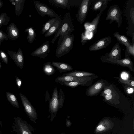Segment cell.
Segmentation results:
<instances>
[{
    "label": "cell",
    "instance_id": "obj_31",
    "mask_svg": "<svg viewBox=\"0 0 134 134\" xmlns=\"http://www.w3.org/2000/svg\"><path fill=\"white\" fill-rule=\"evenodd\" d=\"M114 78L116 79L120 83L123 85H126L133 88L134 87V81L133 80L124 79L119 77Z\"/></svg>",
    "mask_w": 134,
    "mask_h": 134
},
{
    "label": "cell",
    "instance_id": "obj_36",
    "mask_svg": "<svg viewBox=\"0 0 134 134\" xmlns=\"http://www.w3.org/2000/svg\"><path fill=\"white\" fill-rule=\"evenodd\" d=\"M0 57L1 60L6 64H7L8 58L5 52L2 51H0Z\"/></svg>",
    "mask_w": 134,
    "mask_h": 134
},
{
    "label": "cell",
    "instance_id": "obj_25",
    "mask_svg": "<svg viewBox=\"0 0 134 134\" xmlns=\"http://www.w3.org/2000/svg\"><path fill=\"white\" fill-rule=\"evenodd\" d=\"M43 70L44 73L48 76L53 75L56 71L55 69L50 62H47L44 64Z\"/></svg>",
    "mask_w": 134,
    "mask_h": 134
},
{
    "label": "cell",
    "instance_id": "obj_43",
    "mask_svg": "<svg viewBox=\"0 0 134 134\" xmlns=\"http://www.w3.org/2000/svg\"><path fill=\"white\" fill-rule=\"evenodd\" d=\"M1 63L0 62V69L1 67Z\"/></svg>",
    "mask_w": 134,
    "mask_h": 134
},
{
    "label": "cell",
    "instance_id": "obj_37",
    "mask_svg": "<svg viewBox=\"0 0 134 134\" xmlns=\"http://www.w3.org/2000/svg\"><path fill=\"white\" fill-rule=\"evenodd\" d=\"M8 35L0 30V46L1 45L2 42L4 40H8Z\"/></svg>",
    "mask_w": 134,
    "mask_h": 134
},
{
    "label": "cell",
    "instance_id": "obj_1",
    "mask_svg": "<svg viewBox=\"0 0 134 134\" xmlns=\"http://www.w3.org/2000/svg\"><path fill=\"white\" fill-rule=\"evenodd\" d=\"M46 100L48 101L49 111L50 113L51 120L52 122L55 117L59 109L62 108L64 102L65 96L62 89L60 90L59 93L57 87H55L52 94V98H50L49 92L46 91Z\"/></svg>",
    "mask_w": 134,
    "mask_h": 134
},
{
    "label": "cell",
    "instance_id": "obj_8",
    "mask_svg": "<svg viewBox=\"0 0 134 134\" xmlns=\"http://www.w3.org/2000/svg\"><path fill=\"white\" fill-rule=\"evenodd\" d=\"M110 84L107 81L102 79H100L87 89L86 94L89 97L97 96L106 86Z\"/></svg>",
    "mask_w": 134,
    "mask_h": 134
},
{
    "label": "cell",
    "instance_id": "obj_18",
    "mask_svg": "<svg viewBox=\"0 0 134 134\" xmlns=\"http://www.w3.org/2000/svg\"><path fill=\"white\" fill-rule=\"evenodd\" d=\"M103 100L111 104L116 105L119 104L120 96L117 90L112 93L103 97Z\"/></svg>",
    "mask_w": 134,
    "mask_h": 134
},
{
    "label": "cell",
    "instance_id": "obj_10",
    "mask_svg": "<svg viewBox=\"0 0 134 134\" xmlns=\"http://www.w3.org/2000/svg\"><path fill=\"white\" fill-rule=\"evenodd\" d=\"M34 4L38 13L42 17L46 15L53 18L59 17L53 9L45 4L37 1H35Z\"/></svg>",
    "mask_w": 134,
    "mask_h": 134
},
{
    "label": "cell",
    "instance_id": "obj_2",
    "mask_svg": "<svg viewBox=\"0 0 134 134\" xmlns=\"http://www.w3.org/2000/svg\"><path fill=\"white\" fill-rule=\"evenodd\" d=\"M71 32L60 36L58 42L55 55L58 58L68 53L72 48L74 41V36Z\"/></svg>",
    "mask_w": 134,
    "mask_h": 134
},
{
    "label": "cell",
    "instance_id": "obj_23",
    "mask_svg": "<svg viewBox=\"0 0 134 134\" xmlns=\"http://www.w3.org/2000/svg\"><path fill=\"white\" fill-rule=\"evenodd\" d=\"M95 75V74L88 72L75 71L63 74L62 76H71L82 77L90 76Z\"/></svg>",
    "mask_w": 134,
    "mask_h": 134
},
{
    "label": "cell",
    "instance_id": "obj_12",
    "mask_svg": "<svg viewBox=\"0 0 134 134\" xmlns=\"http://www.w3.org/2000/svg\"><path fill=\"white\" fill-rule=\"evenodd\" d=\"M49 44L48 41L43 43L39 47L32 52L31 55L40 59H44L49 53Z\"/></svg>",
    "mask_w": 134,
    "mask_h": 134
},
{
    "label": "cell",
    "instance_id": "obj_6",
    "mask_svg": "<svg viewBox=\"0 0 134 134\" xmlns=\"http://www.w3.org/2000/svg\"><path fill=\"white\" fill-rule=\"evenodd\" d=\"M105 19L110 20L109 24L115 21L118 24V27H120L122 23V14L119 7L117 5L111 6L108 9Z\"/></svg>",
    "mask_w": 134,
    "mask_h": 134
},
{
    "label": "cell",
    "instance_id": "obj_28",
    "mask_svg": "<svg viewBox=\"0 0 134 134\" xmlns=\"http://www.w3.org/2000/svg\"><path fill=\"white\" fill-rule=\"evenodd\" d=\"M6 95L8 100L10 104L16 108H19L17 98L15 95L8 92H6Z\"/></svg>",
    "mask_w": 134,
    "mask_h": 134
},
{
    "label": "cell",
    "instance_id": "obj_13",
    "mask_svg": "<svg viewBox=\"0 0 134 134\" xmlns=\"http://www.w3.org/2000/svg\"><path fill=\"white\" fill-rule=\"evenodd\" d=\"M111 38L107 36L103 38L90 46L88 50L90 51H97L106 48L111 43Z\"/></svg>",
    "mask_w": 134,
    "mask_h": 134
},
{
    "label": "cell",
    "instance_id": "obj_26",
    "mask_svg": "<svg viewBox=\"0 0 134 134\" xmlns=\"http://www.w3.org/2000/svg\"><path fill=\"white\" fill-rule=\"evenodd\" d=\"M24 32L27 33V39L28 42L30 43H32L35 39L36 36L35 29L33 27H29L25 30Z\"/></svg>",
    "mask_w": 134,
    "mask_h": 134
},
{
    "label": "cell",
    "instance_id": "obj_22",
    "mask_svg": "<svg viewBox=\"0 0 134 134\" xmlns=\"http://www.w3.org/2000/svg\"><path fill=\"white\" fill-rule=\"evenodd\" d=\"M62 21L59 17L45 33L44 35L45 37L47 38L55 34L60 26Z\"/></svg>",
    "mask_w": 134,
    "mask_h": 134
},
{
    "label": "cell",
    "instance_id": "obj_3",
    "mask_svg": "<svg viewBox=\"0 0 134 134\" xmlns=\"http://www.w3.org/2000/svg\"><path fill=\"white\" fill-rule=\"evenodd\" d=\"M15 134H33L35 130L27 122L18 117H15L12 126Z\"/></svg>",
    "mask_w": 134,
    "mask_h": 134
},
{
    "label": "cell",
    "instance_id": "obj_35",
    "mask_svg": "<svg viewBox=\"0 0 134 134\" xmlns=\"http://www.w3.org/2000/svg\"><path fill=\"white\" fill-rule=\"evenodd\" d=\"M134 41L129 46L126 47L125 56L132 55L134 56Z\"/></svg>",
    "mask_w": 134,
    "mask_h": 134
},
{
    "label": "cell",
    "instance_id": "obj_29",
    "mask_svg": "<svg viewBox=\"0 0 134 134\" xmlns=\"http://www.w3.org/2000/svg\"><path fill=\"white\" fill-rule=\"evenodd\" d=\"M59 17L51 19L44 24L41 31V34H44L45 33Z\"/></svg>",
    "mask_w": 134,
    "mask_h": 134
},
{
    "label": "cell",
    "instance_id": "obj_14",
    "mask_svg": "<svg viewBox=\"0 0 134 134\" xmlns=\"http://www.w3.org/2000/svg\"><path fill=\"white\" fill-rule=\"evenodd\" d=\"M8 53L17 66L22 69L24 65V57L23 52L20 48L17 52L8 51Z\"/></svg>",
    "mask_w": 134,
    "mask_h": 134
},
{
    "label": "cell",
    "instance_id": "obj_45",
    "mask_svg": "<svg viewBox=\"0 0 134 134\" xmlns=\"http://www.w3.org/2000/svg\"><path fill=\"white\" fill-rule=\"evenodd\" d=\"M0 134H1V131L0 129Z\"/></svg>",
    "mask_w": 134,
    "mask_h": 134
},
{
    "label": "cell",
    "instance_id": "obj_39",
    "mask_svg": "<svg viewBox=\"0 0 134 134\" xmlns=\"http://www.w3.org/2000/svg\"><path fill=\"white\" fill-rule=\"evenodd\" d=\"M15 82L18 88H21L22 83V81L21 79H20L18 77L15 76Z\"/></svg>",
    "mask_w": 134,
    "mask_h": 134
},
{
    "label": "cell",
    "instance_id": "obj_21",
    "mask_svg": "<svg viewBox=\"0 0 134 134\" xmlns=\"http://www.w3.org/2000/svg\"><path fill=\"white\" fill-rule=\"evenodd\" d=\"M51 64L60 73L71 71L73 69L71 65L65 63L53 61L51 63Z\"/></svg>",
    "mask_w": 134,
    "mask_h": 134
},
{
    "label": "cell",
    "instance_id": "obj_11",
    "mask_svg": "<svg viewBox=\"0 0 134 134\" xmlns=\"http://www.w3.org/2000/svg\"><path fill=\"white\" fill-rule=\"evenodd\" d=\"M89 0H83L79 8L76 17L77 21L80 24L85 21L88 11Z\"/></svg>",
    "mask_w": 134,
    "mask_h": 134
},
{
    "label": "cell",
    "instance_id": "obj_19",
    "mask_svg": "<svg viewBox=\"0 0 134 134\" xmlns=\"http://www.w3.org/2000/svg\"><path fill=\"white\" fill-rule=\"evenodd\" d=\"M7 29L8 38L11 40H15L19 37V30L14 23L10 24L7 26Z\"/></svg>",
    "mask_w": 134,
    "mask_h": 134
},
{
    "label": "cell",
    "instance_id": "obj_9",
    "mask_svg": "<svg viewBox=\"0 0 134 134\" xmlns=\"http://www.w3.org/2000/svg\"><path fill=\"white\" fill-rule=\"evenodd\" d=\"M100 59L103 62L127 67L130 71H134L133 63L130 58L129 56H126L125 58L116 60L106 57L103 55L100 57Z\"/></svg>",
    "mask_w": 134,
    "mask_h": 134
},
{
    "label": "cell",
    "instance_id": "obj_5",
    "mask_svg": "<svg viewBox=\"0 0 134 134\" xmlns=\"http://www.w3.org/2000/svg\"><path fill=\"white\" fill-rule=\"evenodd\" d=\"M99 77L96 74L90 76L79 77L71 76H59L55 80V81L58 83L75 81L82 83L86 86L92 85L93 81Z\"/></svg>",
    "mask_w": 134,
    "mask_h": 134
},
{
    "label": "cell",
    "instance_id": "obj_34",
    "mask_svg": "<svg viewBox=\"0 0 134 134\" xmlns=\"http://www.w3.org/2000/svg\"><path fill=\"white\" fill-rule=\"evenodd\" d=\"M60 84L62 85H64L71 88H74L79 85L86 86L85 85L82 83L75 81L65 82Z\"/></svg>",
    "mask_w": 134,
    "mask_h": 134
},
{
    "label": "cell",
    "instance_id": "obj_41",
    "mask_svg": "<svg viewBox=\"0 0 134 134\" xmlns=\"http://www.w3.org/2000/svg\"><path fill=\"white\" fill-rule=\"evenodd\" d=\"M66 126L67 127H69L71 125L72 123L70 121L67 119L66 120Z\"/></svg>",
    "mask_w": 134,
    "mask_h": 134
},
{
    "label": "cell",
    "instance_id": "obj_42",
    "mask_svg": "<svg viewBox=\"0 0 134 134\" xmlns=\"http://www.w3.org/2000/svg\"><path fill=\"white\" fill-rule=\"evenodd\" d=\"M3 5V3L2 1L0 0V8L2 7Z\"/></svg>",
    "mask_w": 134,
    "mask_h": 134
},
{
    "label": "cell",
    "instance_id": "obj_4",
    "mask_svg": "<svg viewBox=\"0 0 134 134\" xmlns=\"http://www.w3.org/2000/svg\"><path fill=\"white\" fill-rule=\"evenodd\" d=\"M70 12H68L65 15L62 21L60 26L56 33L51 43L53 44L58 37L60 36L64 35L69 32H72L74 30Z\"/></svg>",
    "mask_w": 134,
    "mask_h": 134
},
{
    "label": "cell",
    "instance_id": "obj_33",
    "mask_svg": "<svg viewBox=\"0 0 134 134\" xmlns=\"http://www.w3.org/2000/svg\"><path fill=\"white\" fill-rule=\"evenodd\" d=\"M110 0H100L97 2L93 5V9L94 10H100L104 5L108 4Z\"/></svg>",
    "mask_w": 134,
    "mask_h": 134
},
{
    "label": "cell",
    "instance_id": "obj_44",
    "mask_svg": "<svg viewBox=\"0 0 134 134\" xmlns=\"http://www.w3.org/2000/svg\"><path fill=\"white\" fill-rule=\"evenodd\" d=\"M67 134L65 133H61V134Z\"/></svg>",
    "mask_w": 134,
    "mask_h": 134
},
{
    "label": "cell",
    "instance_id": "obj_27",
    "mask_svg": "<svg viewBox=\"0 0 134 134\" xmlns=\"http://www.w3.org/2000/svg\"><path fill=\"white\" fill-rule=\"evenodd\" d=\"M25 0H15V10L16 15H20L24 9V6Z\"/></svg>",
    "mask_w": 134,
    "mask_h": 134
},
{
    "label": "cell",
    "instance_id": "obj_40",
    "mask_svg": "<svg viewBox=\"0 0 134 134\" xmlns=\"http://www.w3.org/2000/svg\"><path fill=\"white\" fill-rule=\"evenodd\" d=\"M130 16L133 23L134 24V8H132L130 12Z\"/></svg>",
    "mask_w": 134,
    "mask_h": 134
},
{
    "label": "cell",
    "instance_id": "obj_32",
    "mask_svg": "<svg viewBox=\"0 0 134 134\" xmlns=\"http://www.w3.org/2000/svg\"><path fill=\"white\" fill-rule=\"evenodd\" d=\"M10 18L6 12L2 13L0 14V28L2 25H7L10 20Z\"/></svg>",
    "mask_w": 134,
    "mask_h": 134
},
{
    "label": "cell",
    "instance_id": "obj_15",
    "mask_svg": "<svg viewBox=\"0 0 134 134\" xmlns=\"http://www.w3.org/2000/svg\"><path fill=\"white\" fill-rule=\"evenodd\" d=\"M108 4L103 6L99 10V13L97 14L96 17L94 18L92 22L88 23V26L85 27L86 29L89 31L95 34L97 31L98 25L101 14L104 10L107 7Z\"/></svg>",
    "mask_w": 134,
    "mask_h": 134
},
{
    "label": "cell",
    "instance_id": "obj_20",
    "mask_svg": "<svg viewBox=\"0 0 134 134\" xmlns=\"http://www.w3.org/2000/svg\"><path fill=\"white\" fill-rule=\"evenodd\" d=\"M49 2L54 5L62 9L67 8L69 9L70 6L74 5L73 1L71 0H48Z\"/></svg>",
    "mask_w": 134,
    "mask_h": 134
},
{
    "label": "cell",
    "instance_id": "obj_38",
    "mask_svg": "<svg viewBox=\"0 0 134 134\" xmlns=\"http://www.w3.org/2000/svg\"><path fill=\"white\" fill-rule=\"evenodd\" d=\"M88 40L87 37L84 35L83 33H82L81 35V42L82 45H83L85 44Z\"/></svg>",
    "mask_w": 134,
    "mask_h": 134
},
{
    "label": "cell",
    "instance_id": "obj_7",
    "mask_svg": "<svg viewBox=\"0 0 134 134\" xmlns=\"http://www.w3.org/2000/svg\"><path fill=\"white\" fill-rule=\"evenodd\" d=\"M19 95L25 112L30 120L32 122L35 123L38 118L36 110L25 96L20 93H19Z\"/></svg>",
    "mask_w": 134,
    "mask_h": 134
},
{
    "label": "cell",
    "instance_id": "obj_16",
    "mask_svg": "<svg viewBox=\"0 0 134 134\" xmlns=\"http://www.w3.org/2000/svg\"><path fill=\"white\" fill-rule=\"evenodd\" d=\"M113 124L108 119H104L100 122L96 126L95 132L97 133H101L111 129Z\"/></svg>",
    "mask_w": 134,
    "mask_h": 134
},
{
    "label": "cell",
    "instance_id": "obj_17",
    "mask_svg": "<svg viewBox=\"0 0 134 134\" xmlns=\"http://www.w3.org/2000/svg\"><path fill=\"white\" fill-rule=\"evenodd\" d=\"M104 56L106 57L118 60L121 59V47L118 43L113 46L109 53H106Z\"/></svg>",
    "mask_w": 134,
    "mask_h": 134
},
{
    "label": "cell",
    "instance_id": "obj_30",
    "mask_svg": "<svg viewBox=\"0 0 134 134\" xmlns=\"http://www.w3.org/2000/svg\"><path fill=\"white\" fill-rule=\"evenodd\" d=\"M103 90L100 95V96L102 97L112 93L116 91L117 89L114 85L110 84L109 85L106 86Z\"/></svg>",
    "mask_w": 134,
    "mask_h": 134
},
{
    "label": "cell",
    "instance_id": "obj_24",
    "mask_svg": "<svg viewBox=\"0 0 134 134\" xmlns=\"http://www.w3.org/2000/svg\"><path fill=\"white\" fill-rule=\"evenodd\" d=\"M113 35L121 44L126 47L129 46L131 43L128 38L125 35L120 34L118 32L114 33Z\"/></svg>",
    "mask_w": 134,
    "mask_h": 134
}]
</instances>
